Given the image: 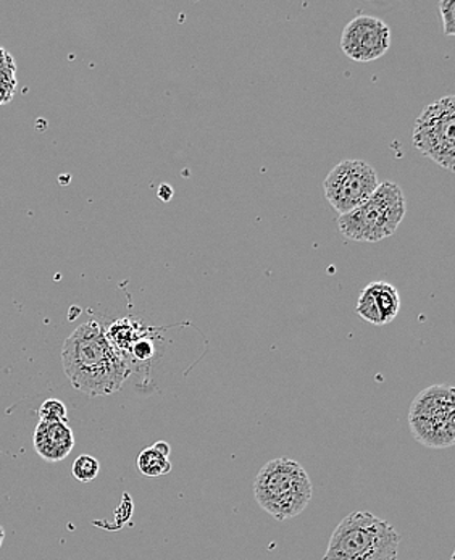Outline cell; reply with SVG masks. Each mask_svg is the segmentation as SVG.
Wrapping results in <instances>:
<instances>
[{
  "mask_svg": "<svg viewBox=\"0 0 455 560\" xmlns=\"http://www.w3.org/2000/svg\"><path fill=\"white\" fill-rule=\"evenodd\" d=\"M149 335L148 328L141 322L131 320V318H121V320L114 322L108 330H105L110 345L114 346L115 351L127 361V355L130 354L132 346Z\"/></svg>",
  "mask_w": 455,
  "mask_h": 560,
  "instance_id": "obj_11",
  "label": "cell"
},
{
  "mask_svg": "<svg viewBox=\"0 0 455 560\" xmlns=\"http://www.w3.org/2000/svg\"><path fill=\"white\" fill-rule=\"evenodd\" d=\"M406 212L402 189L396 183L383 182L362 206L339 215L338 229L348 240L378 243L396 233Z\"/></svg>",
  "mask_w": 455,
  "mask_h": 560,
  "instance_id": "obj_4",
  "label": "cell"
},
{
  "mask_svg": "<svg viewBox=\"0 0 455 560\" xmlns=\"http://www.w3.org/2000/svg\"><path fill=\"white\" fill-rule=\"evenodd\" d=\"M15 84V63L12 57L0 47V105L12 100Z\"/></svg>",
  "mask_w": 455,
  "mask_h": 560,
  "instance_id": "obj_13",
  "label": "cell"
},
{
  "mask_svg": "<svg viewBox=\"0 0 455 560\" xmlns=\"http://www.w3.org/2000/svg\"><path fill=\"white\" fill-rule=\"evenodd\" d=\"M400 311L399 291L386 281L366 284L360 293L358 314L369 324L383 327L397 317Z\"/></svg>",
  "mask_w": 455,
  "mask_h": 560,
  "instance_id": "obj_9",
  "label": "cell"
},
{
  "mask_svg": "<svg viewBox=\"0 0 455 560\" xmlns=\"http://www.w3.org/2000/svg\"><path fill=\"white\" fill-rule=\"evenodd\" d=\"M378 186V175L372 165L363 161H345L326 176L325 198L339 215H346L362 206Z\"/></svg>",
  "mask_w": 455,
  "mask_h": 560,
  "instance_id": "obj_7",
  "label": "cell"
},
{
  "mask_svg": "<svg viewBox=\"0 0 455 560\" xmlns=\"http://www.w3.org/2000/svg\"><path fill=\"white\" fill-rule=\"evenodd\" d=\"M413 438L431 450H447L455 444V389L433 385L413 399L409 410Z\"/></svg>",
  "mask_w": 455,
  "mask_h": 560,
  "instance_id": "obj_5",
  "label": "cell"
},
{
  "mask_svg": "<svg viewBox=\"0 0 455 560\" xmlns=\"http://www.w3.org/2000/svg\"><path fill=\"white\" fill-rule=\"evenodd\" d=\"M98 471H101V464L96 457L90 456V454H83L74 460L71 474L81 483H91L96 480Z\"/></svg>",
  "mask_w": 455,
  "mask_h": 560,
  "instance_id": "obj_14",
  "label": "cell"
},
{
  "mask_svg": "<svg viewBox=\"0 0 455 560\" xmlns=\"http://www.w3.org/2000/svg\"><path fill=\"white\" fill-rule=\"evenodd\" d=\"M389 47V26L376 16H355L342 30V52L354 62L366 63L382 59L388 52Z\"/></svg>",
  "mask_w": 455,
  "mask_h": 560,
  "instance_id": "obj_8",
  "label": "cell"
},
{
  "mask_svg": "<svg viewBox=\"0 0 455 560\" xmlns=\"http://www.w3.org/2000/svg\"><path fill=\"white\" fill-rule=\"evenodd\" d=\"M37 413H39L40 422L68 423L66 404L59 399L44 400Z\"/></svg>",
  "mask_w": 455,
  "mask_h": 560,
  "instance_id": "obj_15",
  "label": "cell"
},
{
  "mask_svg": "<svg viewBox=\"0 0 455 560\" xmlns=\"http://www.w3.org/2000/svg\"><path fill=\"white\" fill-rule=\"evenodd\" d=\"M455 97L446 96L423 108L413 128L417 151L447 172L455 170Z\"/></svg>",
  "mask_w": 455,
  "mask_h": 560,
  "instance_id": "obj_6",
  "label": "cell"
},
{
  "mask_svg": "<svg viewBox=\"0 0 455 560\" xmlns=\"http://www.w3.org/2000/svg\"><path fill=\"white\" fill-rule=\"evenodd\" d=\"M314 487L299 462L273 459L267 462L254 480L257 504L275 521L298 517L311 504Z\"/></svg>",
  "mask_w": 455,
  "mask_h": 560,
  "instance_id": "obj_3",
  "label": "cell"
},
{
  "mask_svg": "<svg viewBox=\"0 0 455 560\" xmlns=\"http://www.w3.org/2000/svg\"><path fill=\"white\" fill-rule=\"evenodd\" d=\"M399 546L400 535L389 522L352 512L332 532L324 560H397Z\"/></svg>",
  "mask_w": 455,
  "mask_h": 560,
  "instance_id": "obj_2",
  "label": "cell"
},
{
  "mask_svg": "<svg viewBox=\"0 0 455 560\" xmlns=\"http://www.w3.org/2000/svg\"><path fill=\"white\" fill-rule=\"evenodd\" d=\"M3 539H5V529L0 525V548H2Z\"/></svg>",
  "mask_w": 455,
  "mask_h": 560,
  "instance_id": "obj_18",
  "label": "cell"
},
{
  "mask_svg": "<svg viewBox=\"0 0 455 560\" xmlns=\"http://www.w3.org/2000/svg\"><path fill=\"white\" fill-rule=\"evenodd\" d=\"M63 372L71 386L91 397L121 392L131 372L97 322L80 325L63 342Z\"/></svg>",
  "mask_w": 455,
  "mask_h": 560,
  "instance_id": "obj_1",
  "label": "cell"
},
{
  "mask_svg": "<svg viewBox=\"0 0 455 560\" xmlns=\"http://www.w3.org/2000/svg\"><path fill=\"white\" fill-rule=\"evenodd\" d=\"M441 19H443L444 34L447 37L455 36V2L454 0H443L440 2Z\"/></svg>",
  "mask_w": 455,
  "mask_h": 560,
  "instance_id": "obj_16",
  "label": "cell"
},
{
  "mask_svg": "<svg viewBox=\"0 0 455 560\" xmlns=\"http://www.w3.org/2000/svg\"><path fill=\"white\" fill-rule=\"evenodd\" d=\"M34 451L40 459L60 462L70 456L74 447L73 430L68 423L39 422L33 436Z\"/></svg>",
  "mask_w": 455,
  "mask_h": 560,
  "instance_id": "obj_10",
  "label": "cell"
},
{
  "mask_svg": "<svg viewBox=\"0 0 455 560\" xmlns=\"http://www.w3.org/2000/svg\"><path fill=\"white\" fill-rule=\"evenodd\" d=\"M155 450L161 451L162 454H165V456H170V453H172V450H170V444L166 443V441H159V443L154 444Z\"/></svg>",
  "mask_w": 455,
  "mask_h": 560,
  "instance_id": "obj_17",
  "label": "cell"
},
{
  "mask_svg": "<svg viewBox=\"0 0 455 560\" xmlns=\"http://www.w3.org/2000/svg\"><path fill=\"white\" fill-rule=\"evenodd\" d=\"M138 468L148 478L165 477L172 471L173 465L168 456L155 450L154 446L145 447L138 456Z\"/></svg>",
  "mask_w": 455,
  "mask_h": 560,
  "instance_id": "obj_12",
  "label": "cell"
}]
</instances>
